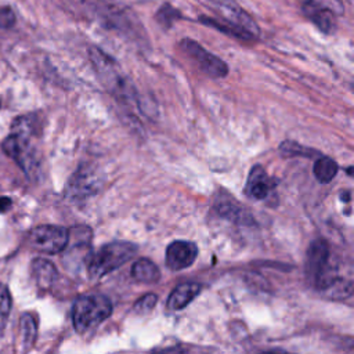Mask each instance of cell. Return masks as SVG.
Returning a JSON list of instances; mask_svg holds the SVG:
<instances>
[{
	"label": "cell",
	"mask_w": 354,
	"mask_h": 354,
	"mask_svg": "<svg viewBox=\"0 0 354 354\" xmlns=\"http://www.w3.org/2000/svg\"><path fill=\"white\" fill-rule=\"evenodd\" d=\"M206 3L217 17H202L203 24L239 40L253 41L259 37V25L235 0H206Z\"/></svg>",
	"instance_id": "6da1fadb"
},
{
	"label": "cell",
	"mask_w": 354,
	"mask_h": 354,
	"mask_svg": "<svg viewBox=\"0 0 354 354\" xmlns=\"http://www.w3.org/2000/svg\"><path fill=\"white\" fill-rule=\"evenodd\" d=\"M36 120L32 115H25L14 120L11 134L3 141V151L12 158L26 173L36 167Z\"/></svg>",
	"instance_id": "7a4b0ae2"
},
{
	"label": "cell",
	"mask_w": 354,
	"mask_h": 354,
	"mask_svg": "<svg viewBox=\"0 0 354 354\" xmlns=\"http://www.w3.org/2000/svg\"><path fill=\"white\" fill-rule=\"evenodd\" d=\"M138 248L131 242H111L101 246L87 259V272L90 278L100 279L127 263Z\"/></svg>",
	"instance_id": "3957f363"
},
{
	"label": "cell",
	"mask_w": 354,
	"mask_h": 354,
	"mask_svg": "<svg viewBox=\"0 0 354 354\" xmlns=\"http://www.w3.org/2000/svg\"><path fill=\"white\" fill-rule=\"evenodd\" d=\"M112 314V303L104 295H84L75 300L72 308L73 328L86 333L104 322Z\"/></svg>",
	"instance_id": "277c9868"
},
{
	"label": "cell",
	"mask_w": 354,
	"mask_h": 354,
	"mask_svg": "<svg viewBox=\"0 0 354 354\" xmlns=\"http://www.w3.org/2000/svg\"><path fill=\"white\" fill-rule=\"evenodd\" d=\"M329 259L330 250L326 241L315 239L310 243L306 254V275L319 290L339 278L336 270L329 264Z\"/></svg>",
	"instance_id": "5b68a950"
},
{
	"label": "cell",
	"mask_w": 354,
	"mask_h": 354,
	"mask_svg": "<svg viewBox=\"0 0 354 354\" xmlns=\"http://www.w3.org/2000/svg\"><path fill=\"white\" fill-rule=\"evenodd\" d=\"M88 55L100 80L109 91L113 94H120L122 97H129L133 94L129 80L123 76L118 64L108 54L98 47H90Z\"/></svg>",
	"instance_id": "8992f818"
},
{
	"label": "cell",
	"mask_w": 354,
	"mask_h": 354,
	"mask_svg": "<svg viewBox=\"0 0 354 354\" xmlns=\"http://www.w3.org/2000/svg\"><path fill=\"white\" fill-rule=\"evenodd\" d=\"M180 47L184 51V54L192 59V62L209 77L220 79L227 76L228 73V65L214 55L213 53L207 51L203 46H201L198 41L184 37L180 41Z\"/></svg>",
	"instance_id": "52a82bcc"
},
{
	"label": "cell",
	"mask_w": 354,
	"mask_h": 354,
	"mask_svg": "<svg viewBox=\"0 0 354 354\" xmlns=\"http://www.w3.org/2000/svg\"><path fill=\"white\" fill-rule=\"evenodd\" d=\"M29 245L37 252L55 254L62 252L69 242V231L61 225L43 224L35 227L28 236Z\"/></svg>",
	"instance_id": "ba28073f"
},
{
	"label": "cell",
	"mask_w": 354,
	"mask_h": 354,
	"mask_svg": "<svg viewBox=\"0 0 354 354\" xmlns=\"http://www.w3.org/2000/svg\"><path fill=\"white\" fill-rule=\"evenodd\" d=\"M199 253L198 246L189 241H173L167 249L165 261L166 266L173 271L188 268L194 264Z\"/></svg>",
	"instance_id": "9c48e42d"
},
{
	"label": "cell",
	"mask_w": 354,
	"mask_h": 354,
	"mask_svg": "<svg viewBox=\"0 0 354 354\" xmlns=\"http://www.w3.org/2000/svg\"><path fill=\"white\" fill-rule=\"evenodd\" d=\"M100 187V178L93 171V169L87 166H82L76 173L72 176L66 192L68 196L73 201L84 199L90 195H93Z\"/></svg>",
	"instance_id": "30bf717a"
},
{
	"label": "cell",
	"mask_w": 354,
	"mask_h": 354,
	"mask_svg": "<svg viewBox=\"0 0 354 354\" xmlns=\"http://www.w3.org/2000/svg\"><path fill=\"white\" fill-rule=\"evenodd\" d=\"M301 12L321 32L330 35L336 30V12L325 4L317 1H301Z\"/></svg>",
	"instance_id": "8fae6325"
},
{
	"label": "cell",
	"mask_w": 354,
	"mask_h": 354,
	"mask_svg": "<svg viewBox=\"0 0 354 354\" xmlns=\"http://www.w3.org/2000/svg\"><path fill=\"white\" fill-rule=\"evenodd\" d=\"M62 3L69 8V11L87 18H94L102 25L106 22V17H109L108 14H111L115 7V4L106 0H62Z\"/></svg>",
	"instance_id": "7c38bea8"
},
{
	"label": "cell",
	"mask_w": 354,
	"mask_h": 354,
	"mask_svg": "<svg viewBox=\"0 0 354 354\" xmlns=\"http://www.w3.org/2000/svg\"><path fill=\"white\" fill-rule=\"evenodd\" d=\"M272 187H274V181L268 177L267 171L260 165L253 166L248 177V183L245 188L246 194L256 201H263L270 195Z\"/></svg>",
	"instance_id": "4fadbf2b"
},
{
	"label": "cell",
	"mask_w": 354,
	"mask_h": 354,
	"mask_svg": "<svg viewBox=\"0 0 354 354\" xmlns=\"http://www.w3.org/2000/svg\"><path fill=\"white\" fill-rule=\"evenodd\" d=\"M201 285L195 282H185L178 286H176L171 293L169 295V299L166 301V307L170 311H180L184 307H187L199 293H201Z\"/></svg>",
	"instance_id": "5bb4252c"
},
{
	"label": "cell",
	"mask_w": 354,
	"mask_h": 354,
	"mask_svg": "<svg viewBox=\"0 0 354 354\" xmlns=\"http://www.w3.org/2000/svg\"><path fill=\"white\" fill-rule=\"evenodd\" d=\"M32 275L36 285L41 289H48L57 279L55 266L41 257H37L32 261Z\"/></svg>",
	"instance_id": "9a60e30c"
},
{
	"label": "cell",
	"mask_w": 354,
	"mask_h": 354,
	"mask_svg": "<svg viewBox=\"0 0 354 354\" xmlns=\"http://www.w3.org/2000/svg\"><path fill=\"white\" fill-rule=\"evenodd\" d=\"M131 277L141 283H155L160 279V270L153 261L142 257L133 264Z\"/></svg>",
	"instance_id": "2e32d148"
},
{
	"label": "cell",
	"mask_w": 354,
	"mask_h": 354,
	"mask_svg": "<svg viewBox=\"0 0 354 354\" xmlns=\"http://www.w3.org/2000/svg\"><path fill=\"white\" fill-rule=\"evenodd\" d=\"M314 176L315 178L321 183V184H328L330 183L337 171H339V166L337 163L332 159V158H328V156H319L315 163H314Z\"/></svg>",
	"instance_id": "e0dca14e"
},
{
	"label": "cell",
	"mask_w": 354,
	"mask_h": 354,
	"mask_svg": "<svg viewBox=\"0 0 354 354\" xmlns=\"http://www.w3.org/2000/svg\"><path fill=\"white\" fill-rule=\"evenodd\" d=\"M324 292L328 297L332 299H346L353 293V282L350 279L339 277L326 289H324Z\"/></svg>",
	"instance_id": "ac0fdd59"
},
{
	"label": "cell",
	"mask_w": 354,
	"mask_h": 354,
	"mask_svg": "<svg viewBox=\"0 0 354 354\" xmlns=\"http://www.w3.org/2000/svg\"><path fill=\"white\" fill-rule=\"evenodd\" d=\"M216 210L218 212V214L221 217L234 220V221H245V212H242V209L235 203L234 198L230 201H218Z\"/></svg>",
	"instance_id": "d6986e66"
},
{
	"label": "cell",
	"mask_w": 354,
	"mask_h": 354,
	"mask_svg": "<svg viewBox=\"0 0 354 354\" xmlns=\"http://www.w3.org/2000/svg\"><path fill=\"white\" fill-rule=\"evenodd\" d=\"M37 335V325L36 319L30 314H24L21 317V337L25 347L33 344Z\"/></svg>",
	"instance_id": "ffe728a7"
},
{
	"label": "cell",
	"mask_w": 354,
	"mask_h": 354,
	"mask_svg": "<svg viewBox=\"0 0 354 354\" xmlns=\"http://www.w3.org/2000/svg\"><path fill=\"white\" fill-rule=\"evenodd\" d=\"M155 18H156V21H158L162 26L170 28L174 21H177V19L181 18V12H180L177 8H174L171 4L165 3V4L158 10Z\"/></svg>",
	"instance_id": "44dd1931"
},
{
	"label": "cell",
	"mask_w": 354,
	"mask_h": 354,
	"mask_svg": "<svg viewBox=\"0 0 354 354\" xmlns=\"http://www.w3.org/2000/svg\"><path fill=\"white\" fill-rule=\"evenodd\" d=\"M11 310V295L6 285H0V332L4 328Z\"/></svg>",
	"instance_id": "7402d4cb"
},
{
	"label": "cell",
	"mask_w": 354,
	"mask_h": 354,
	"mask_svg": "<svg viewBox=\"0 0 354 354\" xmlns=\"http://www.w3.org/2000/svg\"><path fill=\"white\" fill-rule=\"evenodd\" d=\"M158 303V296L153 293H147L144 295L133 307V311L136 314H145L149 313Z\"/></svg>",
	"instance_id": "603a6c76"
},
{
	"label": "cell",
	"mask_w": 354,
	"mask_h": 354,
	"mask_svg": "<svg viewBox=\"0 0 354 354\" xmlns=\"http://www.w3.org/2000/svg\"><path fill=\"white\" fill-rule=\"evenodd\" d=\"M281 151L289 156L292 155H301V156H311L313 151L303 147V145H299L296 142H292V141H285L282 145H281Z\"/></svg>",
	"instance_id": "cb8c5ba5"
},
{
	"label": "cell",
	"mask_w": 354,
	"mask_h": 354,
	"mask_svg": "<svg viewBox=\"0 0 354 354\" xmlns=\"http://www.w3.org/2000/svg\"><path fill=\"white\" fill-rule=\"evenodd\" d=\"M15 24V15L11 8L1 7L0 8V26L1 28H10Z\"/></svg>",
	"instance_id": "d4e9b609"
},
{
	"label": "cell",
	"mask_w": 354,
	"mask_h": 354,
	"mask_svg": "<svg viewBox=\"0 0 354 354\" xmlns=\"http://www.w3.org/2000/svg\"><path fill=\"white\" fill-rule=\"evenodd\" d=\"M301 1H317V3L325 4L326 7L332 8L337 15H342V14H343V11H344L343 3H342L340 0H301Z\"/></svg>",
	"instance_id": "484cf974"
},
{
	"label": "cell",
	"mask_w": 354,
	"mask_h": 354,
	"mask_svg": "<svg viewBox=\"0 0 354 354\" xmlns=\"http://www.w3.org/2000/svg\"><path fill=\"white\" fill-rule=\"evenodd\" d=\"M11 207V199L8 196H0V213L7 212Z\"/></svg>",
	"instance_id": "4316f807"
}]
</instances>
